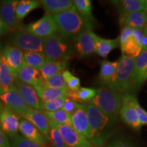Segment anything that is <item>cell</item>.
Instances as JSON below:
<instances>
[{"label": "cell", "mask_w": 147, "mask_h": 147, "mask_svg": "<svg viewBox=\"0 0 147 147\" xmlns=\"http://www.w3.org/2000/svg\"><path fill=\"white\" fill-rule=\"evenodd\" d=\"M89 121V136L91 144L96 147L102 146L110 137L116 121L111 119L90 102L87 104Z\"/></svg>", "instance_id": "6da1fadb"}, {"label": "cell", "mask_w": 147, "mask_h": 147, "mask_svg": "<svg viewBox=\"0 0 147 147\" xmlns=\"http://www.w3.org/2000/svg\"><path fill=\"white\" fill-rule=\"evenodd\" d=\"M58 32L65 37H76L83 31L92 29L91 21L80 15L74 6L62 13L53 15Z\"/></svg>", "instance_id": "7a4b0ae2"}, {"label": "cell", "mask_w": 147, "mask_h": 147, "mask_svg": "<svg viewBox=\"0 0 147 147\" xmlns=\"http://www.w3.org/2000/svg\"><path fill=\"white\" fill-rule=\"evenodd\" d=\"M118 65L113 80L109 85L111 89L121 95L128 94L134 89L132 84L136 58L122 55L118 60Z\"/></svg>", "instance_id": "3957f363"}, {"label": "cell", "mask_w": 147, "mask_h": 147, "mask_svg": "<svg viewBox=\"0 0 147 147\" xmlns=\"http://www.w3.org/2000/svg\"><path fill=\"white\" fill-rule=\"evenodd\" d=\"M123 95L107 86L98 90L91 103L98 108L103 113L117 121L122 106Z\"/></svg>", "instance_id": "277c9868"}, {"label": "cell", "mask_w": 147, "mask_h": 147, "mask_svg": "<svg viewBox=\"0 0 147 147\" xmlns=\"http://www.w3.org/2000/svg\"><path fill=\"white\" fill-rule=\"evenodd\" d=\"M72 53V48L62 36L55 34L45 39L44 54L47 59L68 61Z\"/></svg>", "instance_id": "5b68a950"}, {"label": "cell", "mask_w": 147, "mask_h": 147, "mask_svg": "<svg viewBox=\"0 0 147 147\" xmlns=\"http://www.w3.org/2000/svg\"><path fill=\"white\" fill-rule=\"evenodd\" d=\"M45 39L29 34L26 31L14 33L10 42L14 47L18 48L23 52H38L44 53Z\"/></svg>", "instance_id": "8992f818"}, {"label": "cell", "mask_w": 147, "mask_h": 147, "mask_svg": "<svg viewBox=\"0 0 147 147\" xmlns=\"http://www.w3.org/2000/svg\"><path fill=\"white\" fill-rule=\"evenodd\" d=\"M49 124L57 129L64 142L68 147H92L89 140L77 131L71 125H60L49 119Z\"/></svg>", "instance_id": "52a82bcc"}, {"label": "cell", "mask_w": 147, "mask_h": 147, "mask_svg": "<svg viewBox=\"0 0 147 147\" xmlns=\"http://www.w3.org/2000/svg\"><path fill=\"white\" fill-rule=\"evenodd\" d=\"M25 31L40 38H47L57 34L58 28L53 15L46 14L38 21L27 25Z\"/></svg>", "instance_id": "ba28073f"}, {"label": "cell", "mask_w": 147, "mask_h": 147, "mask_svg": "<svg viewBox=\"0 0 147 147\" xmlns=\"http://www.w3.org/2000/svg\"><path fill=\"white\" fill-rule=\"evenodd\" d=\"M95 37L96 34L88 29L80 33L74 38V47L79 56L88 57L95 53Z\"/></svg>", "instance_id": "9c48e42d"}, {"label": "cell", "mask_w": 147, "mask_h": 147, "mask_svg": "<svg viewBox=\"0 0 147 147\" xmlns=\"http://www.w3.org/2000/svg\"><path fill=\"white\" fill-rule=\"evenodd\" d=\"M19 116L15 112L0 104V128L11 138L18 135L19 128Z\"/></svg>", "instance_id": "30bf717a"}, {"label": "cell", "mask_w": 147, "mask_h": 147, "mask_svg": "<svg viewBox=\"0 0 147 147\" xmlns=\"http://www.w3.org/2000/svg\"><path fill=\"white\" fill-rule=\"evenodd\" d=\"M20 117L29 121L38 129L47 142H49V133H50V125L47 115L43 112L29 108V109L24 113L20 114Z\"/></svg>", "instance_id": "8fae6325"}, {"label": "cell", "mask_w": 147, "mask_h": 147, "mask_svg": "<svg viewBox=\"0 0 147 147\" xmlns=\"http://www.w3.org/2000/svg\"><path fill=\"white\" fill-rule=\"evenodd\" d=\"M0 102L18 115L26 111L29 108L15 86L0 95Z\"/></svg>", "instance_id": "7c38bea8"}, {"label": "cell", "mask_w": 147, "mask_h": 147, "mask_svg": "<svg viewBox=\"0 0 147 147\" xmlns=\"http://www.w3.org/2000/svg\"><path fill=\"white\" fill-rule=\"evenodd\" d=\"M2 56L16 79L18 71L26 65L23 52L17 47L9 45L3 49Z\"/></svg>", "instance_id": "4fadbf2b"}, {"label": "cell", "mask_w": 147, "mask_h": 147, "mask_svg": "<svg viewBox=\"0 0 147 147\" xmlns=\"http://www.w3.org/2000/svg\"><path fill=\"white\" fill-rule=\"evenodd\" d=\"M119 116L125 123L135 131H139L142 125L140 123L138 115L134 106L129 100L127 94L123 95L122 97V106L119 113Z\"/></svg>", "instance_id": "5bb4252c"}, {"label": "cell", "mask_w": 147, "mask_h": 147, "mask_svg": "<svg viewBox=\"0 0 147 147\" xmlns=\"http://www.w3.org/2000/svg\"><path fill=\"white\" fill-rule=\"evenodd\" d=\"M15 86L27 106L32 109L43 111L42 107V102L38 97L37 92L32 86L20 81L17 78L14 80Z\"/></svg>", "instance_id": "9a60e30c"}, {"label": "cell", "mask_w": 147, "mask_h": 147, "mask_svg": "<svg viewBox=\"0 0 147 147\" xmlns=\"http://www.w3.org/2000/svg\"><path fill=\"white\" fill-rule=\"evenodd\" d=\"M18 131L21 132L22 136L27 139L32 141L42 147H49V144L39 130L32 123L25 119H22L19 123Z\"/></svg>", "instance_id": "2e32d148"}, {"label": "cell", "mask_w": 147, "mask_h": 147, "mask_svg": "<svg viewBox=\"0 0 147 147\" xmlns=\"http://www.w3.org/2000/svg\"><path fill=\"white\" fill-rule=\"evenodd\" d=\"M147 70V51H143L136 58L133 75L132 84L134 89H138L144 83V77Z\"/></svg>", "instance_id": "e0dca14e"}, {"label": "cell", "mask_w": 147, "mask_h": 147, "mask_svg": "<svg viewBox=\"0 0 147 147\" xmlns=\"http://www.w3.org/2000/svg\"><path fill=\"white\" fill-rule=\"evenodd\" d=\"M17 0H5L0 3V17L7 24L9 28L15 29L18 26L16 18Z\"/></svg>", "instance_id": "ac0fdd59"}, {"label": "cell", "mask_w": 147, "mask_h": 147, "mask_svg": "<svg viewBox=\"0 0 147 147\" xmlns=\"http://www.w3.org/2000/svg\"><path fill=\"white\" fill-rule=\"evenodd\" d=\"M71 123L77 131L88 139L89 121L87 113V104H81L80 108L71 116Z\"/></svg>", "instance_id": "d6986e66"}, {"label": "cell", "mask_w": 147, "mask_h": 147, "mask_svg": "<svg viewBox=\"0 0 147 147\" xmlns=\"http://www.w3.org/2000/svg\"><path fill=\"white\" fill-rule=\"evenodd\" d=\"M119 23L123 27L143 30L147 25V15L144 11L120 15Z\"/></svg>", "instance_id": "ffe728a7"}, {"label": "cell", "mask_w": 147, "mask_h": 147, "mask_svg": "<svg viewBox=\"0 0 147 147\" xmlns=\"http://www.w3.org/2000/svg\"><path fill=\"white\" fill-rule=\"evenodd\" d=\"M17 79L24 83L32 86L33 87L43 83L40 70L28 65H25L17 74Z\"/></svg>", "instance_id": "44dd1931"}, {"label": "cell", "mask_w": 147, "mask_h": 147, "mask_svg": "<svg viewBox=\"0 0 147 147\" xmlns=\"http://www.w3.org/2000/svg\"><path fill=\"white\" fill-rule=\"evenodd\" d=\"M113 2L118 8L120 15L142 12L147 8V0H123Z\"/></svg>", "instance_id": "7402d4cb"}, {"label": "cell", "mask_w": 147, "mask_h": 147, "mask_svg": "<svg viewBox=\"0 0 147 147\" xmlns=\"http://www.w3.org/2000/svg\"><path fill=\"white\" fill-rule=\"evenodd\" d=\"M40 2L47 14L51 15L62 13L74 7L71 0H42Z\"/></svg>", "instance_id": "603a6c76"}, {"label": "cell", "mask_w": 147, "mask_h": 147, "mask_svg": "<svg viewBox=\"0 0 147 147\" xmlns=\"http://www.w3.org/2000/svg\"><path fill=\"white\" fill-rule=\"evenodd\" d=\"M37 92L38 97L42 102H49L57 100L60 97L66 96L68 89H53V88L47 87L42 83L40 85L34 87Z\"/></svg>", "instance_id": "cb8c5ba5"}, {"label": "cell", "mask_w": 147, "mask_h": 147, "mask_svg": "<svg viewBox=\"0 0 147 147\" xmlns=\"http://www.w3.org/2000/svg\"><path fill=\"white\" fill-rule=\"evenodd\" d=\"M67 61H53L47 59L45 65L40 69L43 80L52 78L58 74L66 70Z\"/></svg>", "instance_id": "d4e9b609"}, {"label": "cell", "mask_w": 147, "mask_h": 147, "mask_svg": "<svg viewBox=\"0 0 147 147\" xmlns=\"http://www.w3.org/2000/svg\"><path fill=\"white\" fill-rule=\"evenodd\" d=\"M120 47L119 38L105 39L97 36L95 37V53L102 57L105 58L114 49Z\"/></svg>", "instance_id": "484cf974"}, {"label": "cell", "mask_w": 147, "mask_h": 147, "mask_svg": "<svg viewBox=\"0 0 147 147\" xmlns=\"http://www.w3.org/2000/svg\"><path fill=\"white\" fill-rule=\"evenodd\" d=\"M15 80L13 73L2 56L0 66V86L3 92L8 91L13 87Z\"/></svg>", "instance_id": "4316f807"}, {"label": "cell", "mask_w": 147, "mask_h": 147, "mask_svg": "<svg viewBox=\"0 0 147 147\" xmlns=\"http://www.w3.org/2000/svg\"><path fill=\"white\" fill-rule=\"evenodd\" d=\"M97 93V90L93 88L80 87L76 91H71L68 90L66 97L74 102L78 103H84L91 102Z\"/></svg>", "instance_id": "83f0119b"}, {"label": "cell", "mask_w": 147, "mask_h": 147, "mask_svg": "<svg viewBox=\"0 0 147 147\" xmlns=\"http://www.w3.org/2000/svg\"><path fill=\"white\" fill-rule=\"evenodd\" d=\"M117 65H118V61L112 62L107 60H104L101 61L99 78L104 84V86H108L110 84L115 74Z\"/></svg>", "instance_id": "f1b7e54d"}, {"label": "cell", "mask_w": 147, "mask_h": 147, "mask_svg": "<svg viewBox=\"0 0 147 147\" xmlns=\"http://www.w3.org/2000/svg\"><path fill=\"white\" fill-rule=\"evenodd\" d=\"M41 5L40 1L37 0H21L18 1L16 8V18L18 22H21L24 18L35 9Z\"/></svg>", "instance_id": "f546056e"}, {"label": "cell", "mask_w": 147, "mask_h": 147, "mask_svg": "<svg viewBox=\"0 0 147 147\" xmlns=\"http://www.w3.org/2000/svg\"><path fill=\"white\" fill-rule=\"evenodd\" d=\"M122 55L129 57L136 58L142 53V47L138 43L134 36L129 38L123 45L120 46Z\"/></svg>", "instance_id": "4dcf8cb0"}, {"label": "cell", "mask_w": 147, "mask_h": 147, "mask_svg": "<svg viewBox=\"0 0 147 147\" xmlns=\"http://www.w3.org/2000/svg\"><path fill=\"white\" fill-rule=\"evenodd\" d=\"M25 63L31 67L40 70L47 61L45 55L38 52H24Z\"/></svg>", "instance_id": "1f68e13d"}, {"label": "cell", "mask_w": 147, "mask_h": 147, "mask_svg": "<svg viewBox=\"0 0 147 147\" xmlns=\"http://www.w3.org/2000/svg\"><path fill=\"white\" fill-rule=\"evenodd\" d=\"M73 4L77 12L80 15L91 21L93 20V16L92 14L91 1L90 0H74Z\"/></svg>", "instance_id": "d6a6232c"}, {"label": "cell", "mask_w": 147, "mask_h": 147, "mask_svg": "<svg viewBox=\"0 0 147 147\" xmlns=\"http://www.w3.org/2000/svg\"><path fill=\"white\" fill-rule=\"evenodd\" d=\"M43 113L47 115L49 120L56 123L71 125V115L66 113L63 109H61L57 111L53 112V113H49V112H43Z\"/></svg>", "instance_id": "836d02e7"}, {"label": "cell", "mask_w": 147, "mask_h": 147, "mask_svg": "<svg viewBox=\"0 0 147 147\" xmlns=\"http://www.w3.org/2000/svg\"><path fill=\"white\" fill-rule=\"evenodd\" d=\"M127 96L130 102L132 104V105L134 106L138 115V118L141 125H147V112L145 111L141 107L135 95L128 93V94H127Z\"/></svg>", "instance_id": "e575fe53"}, {"label": "cell", "mask_w": 147, "mask_h": 147, "mask_svg": "<svg viewBox=\"0 0 147 147\" xmlns=\"http://www.w3.org/2000/svg\"><path fill=\"white\" fill-rule=\"evenodd\" d=\"M66 96L60 97L57 100L49 101V102H42V112H49V113H53V112L57 111L62 109L63 107L64 103L65 102Z\"/></svg>", "instance_id": "d590c367"}, {"label": "cell", "mask_w": 147, "mask_h": 147, "mask_svg": "<svg viewBox=\"0 0 147 147\" xmlns=\"http://www.w3.org/2000/svg\"><path fill=\"white\" fill-rule=\"evenodd\" d=\"M49 142H51V147H68L64 142L57 129L52 125H50Z\"/></svg>", "instance_id": "8d00e7d4"}, {"label": "cell", "mask_w": 147, "mask_h": 147, "mask_svg": "<svg viewBox=\"0 0 147 147\" xmlns=\"http://www.w3.org/2000/svg\"><path fill=\"white\" fill-rule=\"evenodd\" d=\"M43 84L47 86V87L53 88V89H64V88H67L65 79L63 78L62 72L55 75L52 78L43 80Z\"/></svg>", "instance_id": "74e56055"}, {"label": "cell", "mask_w": 147, "mask_h": 147, "mask_svg": "<svg viewBox=\"0 0 147 147\" xmlns=\"http://www.w3.org/2000/svg\"><path fill=\"white\" fill-rule=\"evenodd\" d=\"M62 74L68 90L76 91L80 87V81L78 77L74 76L69 70L63 71Z\"/></svg>", "instance_id": "f35d334b"}, {"label": "cell", "mask_w": 147, "mask_h": 147, "mask_svg": "<svg viewBox=\"0 0 147 147\" xmlns=\"http://www.w3.org/2000/svg\"><path fill=\"white\" fill-rule=\"evenodd\" d=\"M11 147H42L36 143L27 139L23 136L16 135L11 140Z\"/></svg>", "instance_id": "ab89813d"}, {"label": "cell", "mask_w": 147, "mask_h": 147, "mask_svg": "<svg viewBox=\"0 0 147 147\" xmlns=\"http://www.w3.org/2000/svg\"><path fill=\"white\" fill-rule=\"evenodd\" d=\"M80 106H81V104H78V103L74 102V101L66 97L65 102L64 103L63 107L62 109H63L66 113L71 116L80 108Z\"/></svg>", "instance_id": "60d3db41"}, {"label": "cell", "mask_w": 147, "mask_h": 147, "mask_svg": "<svg viewBox=\"0 0 147 147\" xmlns=\"http://www.w3.org/2000/svg\"><path fill=\"white\" fill-rule=\"evenodd\" d=\"M134 29L129 27H123L120 36L119 37L120 46L123 45L129 38H130L132 36H133Z\"/></svg>", "instance_id": "b9f144b4"}, {"label": "cell", "mask_w": 147, "mask_h": 147, "mask_svg": "<svg viewBox=\"0 0 147 147\" xmlns=\"http://www.w3.org/2000/svg\"><path fill=\"white\" fill-rule=\"evenodd\" d=\"M0 147H11L8 136L0 128Z\"/></svg>", "instance_id": "7bdbcfd3"}, {"label": "cell", "mask_w": 147, "mask_h": 147, "mask_svg": "<svg viewBox=\"0 0 147 147\" xmlns=\"http://www.w3.org/2000/svg\"><path fill=\"white\" fill-rule=\"evenodd\" d=\"M133 36L136 39V40L138 42V43L139 45L141 46V47H142V42L143 40V37H144V31L142 30V29H134Z\"/></svg>", "instance_id": "ee69618b"}, {"label": "cell", "mask_w": 147, "mask_h": 147, "mask_svg": "<svg viewBox=\"0 0 147 147\" xmlns=\"http://www.w3.org/2000/svg\"><path fill=\"white\" fill-rule=\"evenodd\" d=\"M9 30H10L9 27L0 17V36L6 34L9 32Z\"/></svg>", "instance_id": "f6af8a7d"}, {"label": "cell", "mask_w": 147, "mask_h": 147, "mask_svg": "<svg viewBox=\"0 0 147 147\" xmlns=\"http://www.w3.org/2000/svg\"><path fill=\"white\" fill-rule=\"evenodd\" d=\"M106 147H133L130 144H127L125 142H121V141H117L113 143V144L108 145Z\"/></svg>", "instance_id": "bcb514c9"}, {"label": "cell", "mask_w": 147, "mask_h": 147, "mask_svg": "<svg viewBox=\"0 0 147 147\" xmlns=\"http://www.w3.org/2000/svg\"><path fill=\"white\" fill-rule=\"evenodd\" d=\"M142 50L147 51V32H144V37L142 42Z\"/></svg>", "instance_id": "7dc6e473"}, {"label": "cell", "mask_w": 147, "mask_h": 147, "mask_svg": "<svg viewBox=\"0 0 147 147\" xmlns=\"http://www.w3.org/2000/svg\"><path fill=\"white\" fill-rule=\"evenodd\" d=\"M1 58H2V51L0 50V66H1Z\"/></svg>", "instance_id": "c3c4849f"}, {"label": "cell", "mask_w": 147, "mask_h": 147, "mask_svg": "<svg viewBox=\"0 0 147 147\" xmlns=\"http://www.w3.org/2000/svg\"><path fill=\"white\" fill-rule=\"evenodd\" d=\"M146 80H147V70H146V74H145V75H144V82L146 81Z\"/></svg>", "instance_id": "681fc988"}, {"label": "cell", "mask_w": 147, "mask_h": 147, "mask_svg": "<svg viewBox=\"0 0 147 147\" xmlns=\"http://www.w3.org/2000/svg\"><path fill=\"white\" fill-rule=\"evenodd\" d=\"M3 93V91H2V89H1V86H0V95H1V94H2Z\"/></svg>", "instance_id": "f907efd6"}, {"label": "cell", "mask_w": 147, "mask_h": 147, "mask_svg": "<svg viewBox=\"0 0 147 147\" xmlns=\"http://www.w3.org/2000/svg\"><path fill=\"white\" fill-rule=\"evenodd\" d=\"M143 31H144V32H147V25H146V26L145 27V28L143 29Z\"/></svg>", "instance_id": "816d5d0a"}, {"label": "cell", "mask_w": 147, "mask_h": 147, "mask_svg": "<svg viewBox=\"0 0 147 147\" xmlns=\"http://www.w3.org/2000/svg\"><path fill=\"white\" fill-rule=\"evenodd\" d=\"M144 12H145V13H146V15H147V8L146 9V10H145Z\"/></svg>", "instance_id": "f5cc1de1"}, {"label": "cell", "mask_w": 147, "mask_h": 147, "mask_svg": "<svg viewBox=\"0 0 147 147\" xmlns=\"http://www.w3.org/2000/svg\"><path fill=\"white\" fill-rule=\"evenodd\" d=\"M0 104H1V102H0Z\"/></svg>", "instance_id": "db71d44e"}]
</instances>
